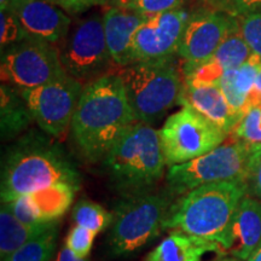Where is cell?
Instances as JSON below:
<instances>
[{"label": "cell", "mask_w": 261, "mask_h": 261, "mask_svg": "<svg viewBox=\"0 0 261 261\" xmlns=\"http://www.w3.org/2000/svg\"><path fill=\"white\" fill-rule=\"evenodd\" d=\"M10 4V0H0V11H5Z\"/></svg>", "instance_id": "cell-37"}, {"label": "cell", "mask_w": 261, "mask_h": 261, "mask_svg": "<svg viewBox=\"0 0 261 261\" xmlns=\"http://www.w3.org/2000/svg\"><path fill=\"white\" fill-rule=\"evenodd\" d=\"M28 34L19 23L17 17L10 12L9 10L0 11V44L2 51L10 46L19 44L25 39H28Z\"/></svg>", "instance_id": "cell-27"}, {"label": "cell", "mask_w": 261, "mask_h": 261, "mask_svg": "<svg viewBox=\"0 0 261 261\" xmlns=\"http://www.w3.org/2000/svg\"><path fill=\"white\" fill-rule=\"evenodd\" d=\"M171 191L126 195L116 205L107 244L116 256H127L155 240L165 228L174 201Z\"/></svg>", "instance_id": "cell-6"}, {"label": "cell", "mask_w": 261, "mask_h": 261, "mask_svg": "<svg viewBox=\"0 0 261 261\" xmlns=\"http://www.w3.org/2000/svg\"><path fill=\"white\" fill-rule=\"evenodd\" d=\"M79 189L80 175L61 146L41 136L23 137L10 149L3 165L2 203L55 185Z\"/></svg>", "instance_id": "cell-2"}, {"label": "cell", "mask_w": 261, "mask_h": 261, "mask_svg": "<svg viewBox=\"0 0 261 261\" xmlns=\"http://www.w3.org/2000/svg\"><path fill=\"white\" fill-rule=\"evenodd\" d=\"M238 25V18L223 10L191 11L178 48L185 61L182 69L207 62Z\"/></svg>", "instance_id": "cell-12"}, {"label": "cell", "mask_w": 261, "mask_h": 261, "mask_svg": "<svg viewBox=\"0 0 261 261\" xmlns=\"http://www.w3.org/2000/svg\"><path fill=\"white\" fill-rule=\"evenodd\" d=\"M254 90H255L256 93L261 97V71H260L259 75H257V77H256L255 87H254Z\"/></svg>", "instance_id": "cell-36"}, {"label": "cell", "mask_w": 261, "mask_h": 261, "mask_svg": "<svg viewBox=\"0 0 261 261\" xmlns=\"http://www.w3.org/2000/svg\"><path fill=\"white\" fill-rule=\"evenodd\" d=\"M232 133L234 138L249 144H261V102L247 110Z\"/></svg>", "instance_id": "cell-26"}, {"label": "cell", "mask_w": 261, "mask_h": 261, "mask_svg": "<svg viewBox=\"0 0 261 261\" xmlns=\"http://www.w3.org/2000/svg\"><path fill=\"white\" fill-rule=\"evenodd\" d=\"M219 244L175 231L149 254L146 261H201L210 252H223Z\"/></svg>", "instance_id": "cell-20"}, {"label": "cell", "mask_w": 261, "mask_h": 261, "mask_svg": "<svg viewBox=\"0 0 261 261\" xmlns=\"http://www.w3.org/2000/svg\"><path fill=\"white\" fill-rule=\"evenodd\" d=\"M96 233L89 228L75 225L65 238V246L79 257H87L92 249Z\"/></svg>", "instance_id": "cell-30"}, {"label": "cell", "mask_w": 261, "mask_h": 261, "mask_svg": "<svg viewBox=\"0 0 261 261\" xmlns=\"http://www.w3.org/2000/svg\"><path fill=\"white\" fill-rule=\"evenodd\" d=\"M84 84L67 76L31 90H19L39 127L55 138H61L71 126L84 90Z\"/></svg>", "instance_id": "cell-11"}, {"label": "cell", "mask_w": 261, "mask_h": 261, "mask_svg": "<svg viewBox=\"0 0 261 261\" xmlns=\"http://www.w3.org/2000/svg\"><path fill=\"white\" fill-rule=\"evenodd\" d=\"M190 14L181 8L145 18L133 41V63L166 60L178 55Z\"/></svg>", "instance_id": "cell-13"}, {"label": "cell", "mask_w": 261, "mask_h": 261, "mask_svg": "<svg viewBox=\"0 0 261 261\" xmlns=\"http://www.w3.org/2000/svg\"><path fill=\"white\" fill-rule=\"evenodd\" d=\"M261 71V57L252 55L249 60L238 67L237 69L226 70L219 81L231 109L242 119L250 107V94H252L255 81Z\"/></svg>", "instance_id": "cell-19"}, {"label": "cell", "mask_w": 261, "mask_h": 261, "mask_svg": "<svg viewBox=\"0 0 261 261\" xmlns=\"http://www.w3.org/2000/svg\"><path fill=\"white\" fill-rule=\"evenodd\" d=\"M126 2L127 0H110V4H112V6H121Z\"/></svg>", "instance_id": "cell-38"}, {"label": "cell", "mask_w": 261, "mask_h": 261, "mask_svg": "<svg viewBox=\"0 0 261 261\" xmlns=\"http://www.w3.org/2000/svg\"><path fill=\"white\" fill-rule=\"evenodd\" d=\"M60 223L39 237L33 238L2 261H51L57 247Z\"/></svg>", "instance_id": "cell-24"}, {"label": "cell", "mask_w": 261, "mask_h": 261, "mask_svg": "<svg viewBox=\"0 0 261 261\" xmlns=\"http://www.w3.org/2000/svg\"><path fill=\"white\" fill-rule=\"evenodd\" d=\"M144 21L142 15L121 6H110L103 14L107 45L115 65L122 68L133 63V41Z\"/></svg>", "instance_id": "cell-16"}, {"label": "cell", "mask_w": 261, "mask_h": 261, "mask_svg": "<svg viewBox=\"0 0 261 261\" xmlns=\"http://www.w3.org/2000/svg\"><path fill=\"white\" fill-rule=\"evenodd\" d=\"M240 32L254 55L261 57V11L240 18Z\"/></svg>", "instance_id": "cell-29"}, {"label": "cell", "mask_w": 261, "mask_h": 261, "mask_svg": "<svg viewBox=\"0 0 261 261\" xmlns=\"http://www.w3.org/2000/svg\"><path fill=\"white\" fill-rule=\"evenodd\" d=\"M217 261H241L236 259V257H225V259H220V260H217Z\"/></svg>", "instance_id": "cell-40"}, {"label": "cell", "mask_w": 261, "mask_h": 261, "mask_svg": "<svg viewBox=\"0 0 261 261\" xmlns=\"http://www.w3.org/2000/svg\"><path fill=\"white\" fill-rule=\"evenodd\" d=\"M181 106L194 108L226 135L232 133L242 120L231 109L219 84H185Z\"/></svg>", "instance_id": "cell-17"}, {"label": "cell", "mask_w": 261, "mask_h": 261, "mask_svg": "<svg viewBox=\"0 0 261 261\" xmlns=\"http://www.w3.org/2000/svg\"><path fill=\"white\" fill-rule=\"evenodd\" d=\"M208 3H210L211 5H213L214 8H217V9H219V6H220V4L221 3H223V0H207Z\"/></svg>", "instance_id": "cell-39"}, {"label": "cell", "mask_w": 261, "mask_h": 261, "mask_svg": "<svg viewBox=\"0 0 261 261\" xmlns=\"http://www.w3.org/2000/svg\"><path fill=\"white\" fill-rule=\"evenodd\" d=\"M127 99L139 122L154 125L181 106L185 79L171 58L135 62L119 70Z\"/></svg>", "instance_id": "cell-5"}, {"label": "cell", "mask_w": 261, "mask_h": 261, "mask_svg": "<svg viewBox=\"0 0 261 261\" xmlns=\"http://www.w3.org/2000/svg\"><path fill=\"white\" fill-rule=\"evenodd\" d=\"M55 261H89L87 257H79L71 252L67 246L62 247L61 250L58 252Z\"/></svg>", "instance_id": "cell-34"}, {"label": "cell", "mask_w": 261, "mask_h": 261, "mask_svg": "<svg viewBox=\"0 0 261 261\" xmlns=\"http://www.w3.org/2000/svg\"><path fill=\"white\" fill-rule=\"evenodd\" d=\"M32 121L34 119L19 90L3 83L0 87V128L3 138L9 139L19 135Z\"/></svg>", "instance_id": "cell-22"}, {"label": "cell", "mask_w": 261, "mask_h": 261, "mask_svg": "<svg viewBox=\"0 0 261 261\" xmlns=\"http://www.w3.org/2000/svg\"><path fill=\"white\" fill-rule=\"evenodd\" d=\"M136 122L121 79L109 73L85 85L70 128L83 155L97 162L103 161L116 140Z\"/></svg>", "instance_id": "cell-1"}, {"label": "cell", "mask_w": 261, "mask_h": 261, "mask_svg": "<svg viewBox=\"0 0 261 261\" xmlns=\"http://www.w3.org/2000/svg\"><path fill=\"white\" fill-rule=\"evenodd\" d=\"M57 224L58 220L41 224L23 223L12 214L8 204L3 203L0 210V257L5 259L33 238L39 237Z\"/></svg>", "instance_id": "cell-21"}, {"label": "cell", "mask_w": 261, "mask_h": 261, "mask_svg": "<svg viewBox=\"0 0 261 261\" xmlns=\"http://www.w3.org/2000/svg\"><path fill=\"white\" fill-rule=\"evenodd\" d=\"M58 48L65 73L84 85L112 73L115 65L107 45L103 15L93 14L71 24Z\"/></svg>", "instance_id": "cell-8"}, {"label": "cell", "mask_w": 261, "mask_h": 261, "mask_svg": "<svg viewBox=\"0 0 261 261\" xmlns=\"http://www.w3.org/2000/svg\"><path fill=\"white\" fill-rule=\"evenodd\" d=\"M247 261H261V246L257 248L255 252H254L253 255L250 256Z\"/></svg>", "instance_id": "cell-35"}, {"label": "cell", "mask_w": 261, "mask_h": 261, "mask_svg": "<svg viewBox=\"0 0 261 261\" xmlns=\"http://www.w3.org/2000/svg\"><path fill=\"white\" fill-rule=\"evenodd\" d=\"M246 185L247 195L261 202V144H254Z\"/></svg>", "instance_id": "cell-31"}, {"label": "cell", "mask_w": 261, "mask_h": 261, "mask_svg": "<svg viewBox=\"0 0 261 261\" xmlns=\"http://www.w3.org/2000/svg\"><path fill=\"white\" fill-rule=\"evenodd\" d=\"M57 8L63 9V11L71 15H77L85 12L93 6L107 5L110 0H47Z\"/></svg>", "instance_id": "cell-33"}, {"label": "cell", "mask_w": 261, "mask_h": 261, "mask_svg": "<svg viewBox=\"0 0 261 261\" xmlns=\"http://www.w3.org/2000/svg\"><path fill=\"white\" fill-rule=\"evenodd\" d=\"M254 144L234 138L181 165L168 168L167 184L173 195H184L207 184L244 181L249 173Z\"/></svg>", "instance_id": "cell-7"}, {"label": "cell", "mask_w": 261, "mask_h": 261, "mask_svg": "<svg viewBox=\"0 0 261 261\" xmlns=\"http://www.w3.org/2000/svg\"><path fill=\"white\" fill-rule=\"evenodd\" d=\"M12 12L29 38L61 45L70 31L71 18L47 0H10Z\"/></svg>", "instance_id": "cell-14"}, {"label": "cell", "mask_w": 261, "mask_h": 261, "mask_svg": "<svg viewBox=\"0 0 261 261\" xmlns=\"http://www.w3.org/2000/svg\"><path fill=\"white\" fill-rule=\"evenodd\" d=\"M71 219L75 225L89 228L97 234L110 226L113 214L96 202L81 200L74 205Z\"/></svg>", "instance_id": "cell-25"}, {"label": "cell", "mask_w": 261, "mask_h": 261, "mask_svg": "<svg viewBox=\"0 0 261 261\" xmlns=\"http://www.w3.org/2000/svg\"><path fill=\"white\" fill-rule=\"evenodd\" d=\"M227 135L196 112L182 106L179 112L167 117L160 129V139L166 165H181L200 158L223 144Z\"/></svg>", "instance_id": "cell-9"}, {"label": "cell", "mask_w": 261, "mask_h": 261, "mask_svg": "<svg viewBox=\"0 0 261 261\" xmlns=\"http://www.w3.org/2000/svg\"><path fill=\"white\" fill-rule=\"evenodd\" d=\"M252 55L253 52L241 34L238 25V28L225 39L210 60L213 61L225 73L226 70L237 69L244 62L249 60Z\"/></svg>", "instance_id": "cell-23"}, {"label": "cell", "mask_w": 261, "mask_h": 261, "mask_svg": "<svg viewBox=\"0 0 261 261\" xmlns=\"http://www.w3.org/2000/svg\"><path fill=\"white\" fill-rule=\"evenodd\" d=\"M109 4H110V3H109Z\"/></svg>", "instance_id": "cell-41"}, {"label": "cell", "mask_w": 261, "mask_h": 261, "mask_svg": "<svg viewBox=\"0 0 261 261\" xmlns=\"http://www.w3.org/2000/svg\"><path fill=\"white\" fill-rule=\"evenodd\" d=\"M261 246V202L246 195L241 200L228 234L226 252L247 261Z\"/></svg>", "instance_id": "cell-18"}, {"label": "cell", "mask_w": 261, "mask_h": 261, "mask_svg": "<svg viewBox=\"0 0 261 261\" xmlns=\"http://www.w3.org/2000/svg\"><path fill=\"white\" fill-rule=\"evenodd\" d=\"M79 189L60 184L33 194L19 196L9 202L8 207L17 219L28 224L57 221L73 203Z\"/></svg>", "instance_id": "cell-15"}, {"label": "cell", "mask_w": 261, "mask_h": 261, "mask_svg": "<svg viewBox=\"0 0 261 261\" xmlns=\"http://www.w3.org/2000/svg\"><path fill=\"white\" fill-rule=\"evenodd\" d=\"M236 18L261 11V0H223L219 9Z\"/></svg>", "instance_id": "cell-32"}, {"label": "cell", "mask_w": 261, "mask_h": 261, "mask_svg": "<svg viewBox=\"0 0 261 261\" xmlns=\"http://www.w3.org/2000/svg\"><path fill=\"white\" fill-rule=\"evenodd\" d=\"M246 195L244 181L202 185L181 195L173 203L165 228L217 243L226 250L234 214Z\"/></svg>", "instance_id": "cell-3"}, {"label": "cell", "mask_w": 261, "mask_h": 261, "mask_svg": "<svg viewBox=\"0 0 261 261\" xmlns=\"http://www.w3.org/2000/svg\"><path fill=\"white\" fill-rule=\"evenodd\" d=\"M185 0H127L121 8H127L148 18L151 16L163 14L184 8Z\"/></svg>", "instance_id": "cell-28"}, {"label": "cell", "mask_w": 261, "mask_h": 261, "mask_svg": "<svg viewBox=\"0 0 261 261\" xmlns=\"http://www.w3.org/2000/svg\"><path fill=\"white\" fill-rule=\"evenodd\" d=\"M0 75L4 84L18 90H31L68 74L56 45L28 38L2 51Z\"/></svg>", "instance_id": "cell-10"}, {"label": "cell", "mask_w": 261, "mask_h": 261, "mask_svg": "<svg viewBox=\"0 0 261 261\" xmlns=\"http://www.w3.org/2000/svg\"><path fill=\"white\" fill-rule=\"evenodd\" d=\"M103 163L114 185L126 195L150 191L167 166L160 130L139 121L133 123L116 140Z\"/></svg>", "instance_id": "cell-4"}]
</instances>
